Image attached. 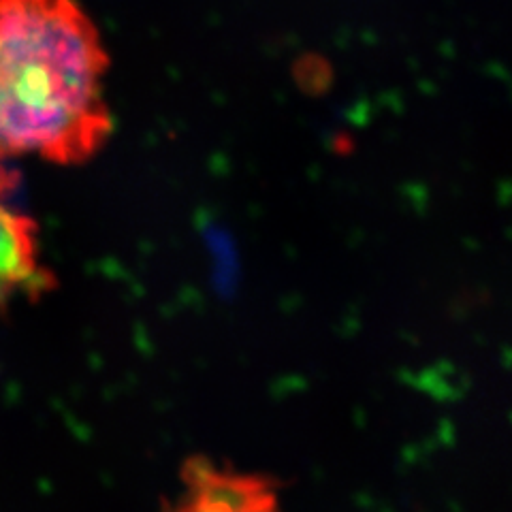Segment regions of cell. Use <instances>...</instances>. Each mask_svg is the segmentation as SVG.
Returning <instances> with one entry per match:
<instances>
[{"mask_svg": "<svg viewBox=\"0 0 512 512\" xmlns=\"http://www.w3.org/2000/svg\"><path fill=\"white\" fill-rule=\"evenodd\" d=\"M18 175L0 163V299L37 295L52 284L50 271L39 261L37 224L11 207Z\"/></svg>", "mask_w": 512, "mask_h": 512, "instance_id": "cell-2", "label": "cell"}, {"mask_svg": "<svg viewBox=\"0 0 512 512\" xmlns=\"http://www.w3.org/2000/svg\"><path fill=\"white\" fill-rule=\"evenodd\" d=\"M109 58L75 0H0V158L82 165L114 131Z\"/></svg>", "mask_w": 512, "mask_h": 512, "instance_id": "cell-1", "label": "cell"}]
</instances>
